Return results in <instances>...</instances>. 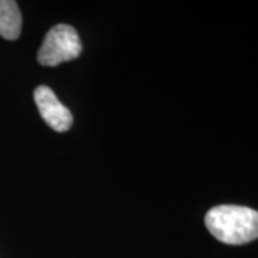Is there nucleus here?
I'll use <instances>...</instances> for the list:
<instances>
[{"label": "nucleus", "mask_w": 258, "mask_h": 258, "mask_svg": "<svg viewBox=\"0 0 258 258\" xmlns=\"http://www.w3.org/2000/svg\"><path fill=\"white\" fill-rule=\"evenodd\" d=\"M82 53V43L76 29L69 25H56L49 29L42 46L37 50V62L43 66L57 64L74 60Z\"/></svg>", "instance_id": "f03ea898"}, {"label": "nucleus", "mask_w": 258, "mask_h": 258, "mask_svg": "<svg viewBox=\"0 0 258 258\" xmlns=\"http://www.w3.org/2000/svg\"><path fill=\"white\" fill-rule=\"evenodd\" d=\"M22 32V13L15 0H0V36L16 40Z\"/></svg>", "instance_id": "20e7f679"}, {"label": "nucleus", "mask_w": 258, "mask_h": 258, "mask_svg": "<svg viewBox=\"0 0 258 258\" xmlns=\"http://www.w3.org/2000/svg\"><path fill=\"white\" fill-rule=\"evenodd\" d=\"M35 103L40 116L47 125L56 132H66L74 123V116L71 111L57 99L55 92L45 85L37 86L33 92Z\"/></svg>", "instance_id": "7ed1b4c3"}, {"label": "nucleus", "mask_w": 258, "mask_h": 258, "mask_svg": "<svg viewBox=\"0 0 258 258\" xmlns=\"http://www.w3.org/2000/svg\"><path fill=\"white\" fill-rule=\"evenodd\" d=\"M205 225L224 244H247L258 238V211L238 205H218L207 212Z\"/></svg>", "instance_id": "f257e3e1"}]
</instances>
